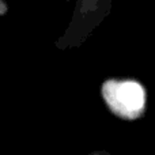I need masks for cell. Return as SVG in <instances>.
<instances>
[{"label":"cell","instance_id":"1","mask_svg":"<svg viewBox=\"0 0 155 155\" xmlns=\"http://www.w3.org/2000/svg\"><path fill=\"white\" fill-rule=\"evenodd\" d=\"M74 2V11L70 23L56 41L60 51L79 48L86 42L91 33L110 15L113 8L112 0H68Z\"/></svg>","mask_w":155,"mask_h":155},{"label":"cell","instance_id":"2","mask_svg":"<svg viewBox=\"0 0 155 155\" xmlns=\"http://www.w3.org/2000/svg\"><path fill=\"white\" fill-rule=\"evenodd\" d=\"M101 91L109 109L120 117L134 120L144 112L146 90L137 80L109 79Z\"/></svg>","mask_w":155,"mask_h":155}]
</instances>
